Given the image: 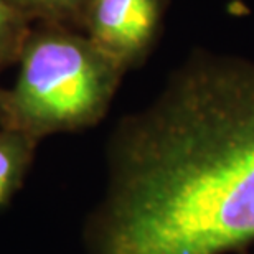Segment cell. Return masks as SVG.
I'll use <instances>...</instances> for the list:
<instances>
[{
	"instance_id": "5",
	"label": "cell",
	"mask_w": 254,
	"mask_h": 254,
	"mask_svg": "<svg viewBox=\"0 0 254 254\" xmlns=\"http://www.w3.org/2000/svg\"><path fill=\"white\" fill-rule=\"evenodd\" d=\"M33 25H58L83 32L91 0H7Z\"/></svg>"
},
{
	"instance_id": "4",
	"label": "cell",
	"mask_w": 254,
	"mask_h": 254,
	"mask_svg": "<svg viewBox=\"0 0 254 254\" xmlns=\"http://www.w3.org/2000/svg\"><path fill=\"white\" fill-rule=\"evenodd\" d=\"M38 144L22 132L0 127V210L22 189Z\"/></svg>"
},
{
	"instance_id": "1",
	"label": "cell",
	"mask_w": 254,
	"mask_h": 254,
	"mask_svg": "<svg viewBox=\"0 0 254 254\" xmlns=\"http://www.w3.org/2000/svg\"><path fill=\"white\" fill-rule=\"evenodd\" d=\"M86 254H248L254 245V63L196 60L127 116Z\"/></svg>"
},
{
	"instance_id": "3",
	"label": "cell",
	"mask_w": 254,
	"mask_h": 254,
	"mask_svg": "<svg viewBox=\"0 0 254 254\" xmlns=\"http://www.w3.org/2000/svg\"><path fill=\"white\" fill-rule=\"evenodd\" d=\"M164 13L165 0H91L83 33L127 71L150 53Z\"/></svg>"
},
{
	"instance_id": "2",
	"label": "cell",
	"mask_w": 254,
	"mask_h": 254,
	"mask_svg": "<svg viewBox=\"0 0 254 254\" xmlns=\"http://www.w3.org/2000/svg\"><path fill=\"white\" fill-rule=\"evenodd\" d=\"M10 88L0 86V127L35 140L93 127L104 118L126 69L83 32L33 25Z\"/></svg>"
},
{
	"instance_id": "6",
	"label": "cell",
	"mask_w": 254,
	"mask_h": 254,
	"mask_svg": "<svg viewBox=\"0 0 254 254\" xmlns=\"http://www.w3.org/2000/svg\"><path fill=\"white\" fill-rule=\"evenodd\" d=\"M33 23L18 13L7 0H0V74L17 64Z\"/></svg>"
}]
</instances>
